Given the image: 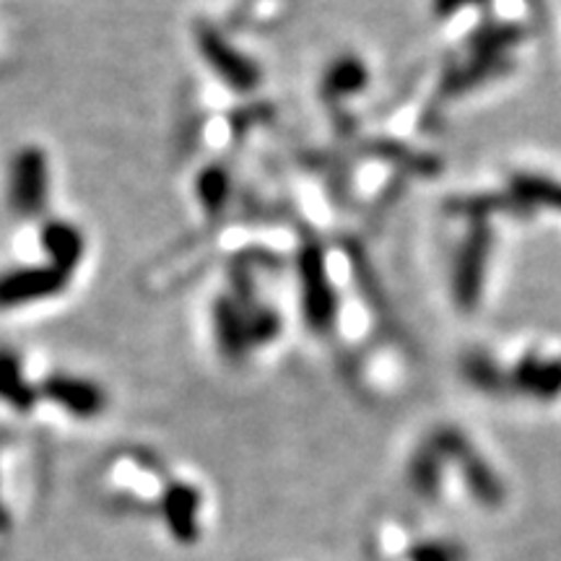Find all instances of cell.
<instances>
[{
  "mask_svg": "<svg viewBox=\"0 0 561 561\" xmlns=\"http://www.w3.org/2000/svg\"><path fill=\"white\" fill-rule=\"evenodd\" d=\"M198 491L193 486H174L170 500H167V520L172 523L178 538L198 536Z\"/></svg>",
  "mask_w": 561,
  "mask_h": 561,
  "instance_id": "1",
  "label": "cell"
}]
</instances>
